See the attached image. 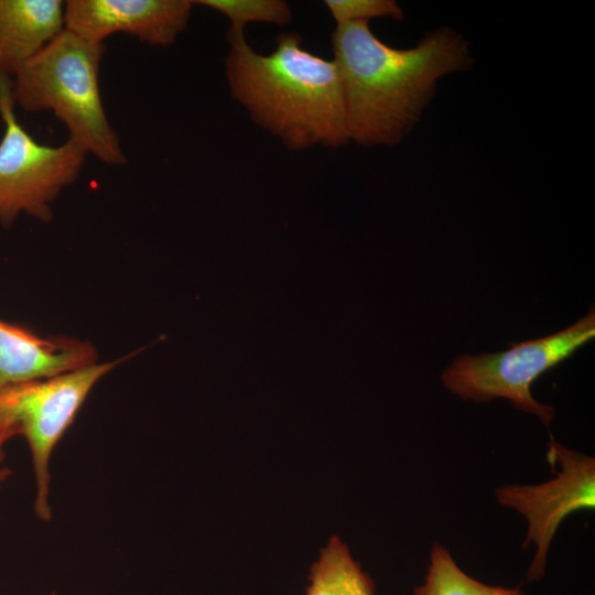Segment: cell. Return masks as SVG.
<instances>
[{
    "mask_svg": "<svg viewBox=\"0 0 595 595\" xmlns=\"http://www.w3.org/2000/svg\"><path fill=\"white\" fill-rule=\"evenodd\" d=\"M62 0H0V77L13 78L64 30Z\"/></svg>",
    "mask_w": 595,
    "mask_h": 595,
    "instance_id": "cell-10",
    "label": "cell"
},
{
    "mask_svg": "<svg viewBox=\"0 0 595 595\" xmlns=\"http://www.w3.org/2000/svg\"><path fill=\"white\" fill-rule=\"evenodd\" d=\"M305 595H374L375 586L350 554L346 544L333 536L310 570Z\"/></svg>",
    "mask_w": 595,
    "mask_h": 595,
    "instance_id": "cell-11",
    "label": "cell"
},
{
    "mask_svg": "<svg viewBox=\"0 0 595 595\" xmlns=\"http://www.w3.org/2000/svg\"><path fill=\"white\" fill-rule=\"evenodd\" d=\"M331 41L349 140L366 147L399 143L437 80L470 64L466 41L448 28L428 33L411 48L385 44L366 21L336 25Z\"/></svg>",
    "mask_w": 595,
    "mask_h": 595,
    "instance_id": "cell-1",
    "label": "cell"
},
{
    "mask_svg": "<svg viewBox=\"0 0 595 595\" xmlns=\"http://www.w3.org/2000/svg\"><path fill=\"white\" fill-rule=\"evenodd\" d=\"M12 79L0 77V224L10 227L25 214L42 221L53 217L52 204L78 178L87 151L68 138L60 145L37 142L18 121Z\"/></svg>",
    "mask_w": 595,
    "mask_h": 595,
    "instance_id": "cell-5",
    "label": "cell"
},
{
    "mask_svg": "<svg viewBox=\"0 0 595 595\" xmlns=\"http://www.w3.org/2000/svg\"><path fill=\"white\" fill-rule=\"evenodd\" d=\"M51 595H56L55 593H52Z\"/></svg>",
    "mask_w": 595,
    "mask_h": 595,
    "instance_id": "cell-17",
    "label": "cell"
},
{
    "mask_svg": "<svg viewBox=\"0 0 595 595\" xmlns=\"http://www.w3.org/2000/svg\"><path fill=\"white\" fill-rule=\"evenodd\" d=\"M193 2L220 12L231 21V24L244 28L250 22L284 25L292 19L290 7L282 0H193Z\"/></svg>",
    "mask_w": 595,
    "mask_h": 595,
    "instance_id": "cell-13",
    "label": "cell"
},
{
    "mask_svg": "<svg viewBox=\"0 0 595 595\" xmlns=\"http://www.w3.org/2000/svg\"><path fill=\"white\" fill-rule=\"evenodd\" d=\"M413 595H524L519 588L491 586L465 573L448 550L435 543L430 553L424 583Z\"/></svg>",
    "mask_w": 595,
    "mask_h": 595,
    "instance_id": "cell-12",
    "label": "cell"
},
{
    "mask_svg": "<svg viewBox=\"0 0 595 595\" xmlns=\"http://www.w3.org/2000/svg\"><path fill=\"white\" fill-rule=\"evenodd\" d=\"M244 29H228L225 68L231 96L251 119L291 150L346 144L344 96L334 61L304 50L295 32L278 35L272 53H257Z\"/></svg>",
    "mask_w": 595,
    "mask_h": 595,
    "instance_id": "cell-2",
    "label": "cell"
},
{
    "mask_svg": "<svg viewBox=\"0 0 595 595\" xmlns=\"http://www.w3.org/2000/svg\"><path fill=\"white\" fill-rule=\"evenodd\" d=\"M324 3L337 25L368 22L372 18H403L402 9L393 0H325Z\"/></svg>",
    "mask_w": 595,
    "mask_h": 595,
    "instance_id": "cell-14",
    "label": "cell"
},
{
    "mask_svg": "<svg viewBox=\"0 0 595 595\" xmlns=\"http://www.w3.org/2000/svg\"><path fill=\"white\" fill-rule=\"evenodd\" d=\"M0 456H1V447H0Z\"/></svg>",
    "mask_w": 595,
    "mask_h": 595,
    "instance_id": "cell-16",
    "label": "cell"
},
{
    "mask_svg": "<svg viewBox=\"0 0 595 595\" xmlns=\"http://www.w3.org/2000/svg\"><path fill=\"white\" fill-rule=\"evenodd\" d=\"M118 363L94 364L0 390V447L14 435L25 437L36 480L34 510L41 520L48 521L52 516L48 501L51 454L94 385Z\"/></svg>",
    "mask_w": 595,
    "mask_h": 595,
    "instance_id": "cell-6",
    "label": "cell"
},
{
    "mask_svg": "<svg viewBox=\"0 0 595 595\" xmlns=\"http://www.w3.org/2000/svg\"><path fill=\"white\" fill-rule=\"evenodd\" d=\"M95 347L67 337L42 338L0 321V390L96 364Z\"/></svg>",
    "mask_w": 595,
    "mask_h": 595,
    "instance_id": "cell-9",
    "label": "cell"
},
{
    "mask_svg": "<svg viewBox=\"0 0 595 595\" xmlns=\"http://www.w3.org/2000/svg\"><path fill=\"white\" fill-rule=\"evenodd\" d=\"M193 0H67L64 29L105 43L125 33L150 46H167L187 28Z\"/></svg>",
    "mask_w": 595,
    "mask_h": 595,
    "instance_id": "cell-8",
    "label": "cell"
},
{
    "mask_svg": "<svg viewBox=\"0 0 595 595\" xmlns=\"http://www.w3.org/2000/svg\"><path fill=\"white\" fill-rule=\"evenodd\" d=\"M10 475V470L7 468H0V486L6 480V478Z\"/></svg>",
    "mask_w": 595,
    "mask_h": 595,
    "instance_id": "cell-15",
    "label": "cell"
},
{
    "mask_svg": "<svg viewBox=\"0 0 595 595\" xmlns=\"http://www.w3.org/2000/svg\"><path fill=\"white\" fill-rule=\"evenodd\" d=\"M594 336L595 313L592 309L576 323L555 334L509 343L510 348L499 353L462 355L442 372L441 380L446 389L464 400L488 402L504 398L549 426L554 409L533 398L531 385Z\"/></svg>",
    "mask_w": 595,
    "mask_h": 595,
    "instance_id": "cell-4",
    "label": "cell"
},
{
    "mask_svg": "<svg viewBox=\"0 0 595 595\" xmlns=\"http://www.w3.org/2000/svg\"><path fill=\"white\" fill-rule=\"evenodd\" d=\"M547 459L560 467L552 479L536 485H504L495 491L501 506L521 513L527 521L523 548H536L527 572L530 582L543 577L549 549L561 522L575 511L595 508L594 457L572 451L551 436Z\"/></svg>",
    "mask_w": 595,
    "mask_h": 595,
    "instance_id": "cell-7",
    "label": "cell"
},
{
    "mask_svg": "<svg viewBox=\"0 0 595 595\" xmlns=\"http://www.w3.org/2000/svg\"><path fill=\"white\" fill-rule=\"evenodd\" d=\"M107 51L63 30L12 78L15 106L25 112L50 111L61 120L71 139L107 165L127 162L120 137L106 115L99 72Z\"/></svg>",
    "mask_w": 595,
    "mask_h": 595,
    "instance_id": "cell-3",
    "label": "cell"
}]
</instances>
